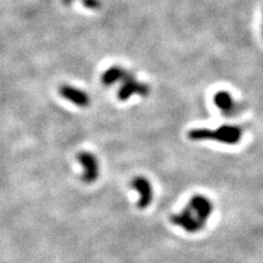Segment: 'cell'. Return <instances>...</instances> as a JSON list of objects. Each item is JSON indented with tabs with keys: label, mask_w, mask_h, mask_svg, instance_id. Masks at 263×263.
Masks as SVG:
<instances>
[{
	"label": "cell",
	"mask_w": 263,
	"mask_h": 263,
	"mask_svg": "<svg viewBox=\"0 0 263 263\" xmlns=\"http://www.w3.org/2000/svg\"><path fill=\"white\" fill-rule=\"evenodd\" d=\"M213 212L214 204L209 197L202 194H195L191 197L185 208L170 217V221L185 230L186 233L195 234L201 232L206 226Z\"/></svg>",
	"instance_id": "cell-1"
},
{
	"label": "cell",
	"mask_w": 263,
	"mask_h": 263,
	"mask_svg": "<svg viewBox=\"0 0 263 263\" xmlns=\"http://www.w3.org/2000/svg\"><path fill=\"white\" fill-rule=\"evenodd\" d=\"M243 136V129L239 125L225 124L216 128H193L189 130L187 137L194 142H216L219 144L234 146L239 144Z\"/></svg>",
	"instance_id": "cell-2"
},
{
	"label": "cell",
	"mask_w": 263,
	"mask_h": 263,
	"mask_svg": "<svg viewBox=\"0 0 263 263\" xmlns=\"http://www.w3.org/2000/svg\"><path fill=\"white\" fill-rule=\"evenodd\" d=\"M214 104L225 118H235L242 111L243 105L238 102L234 96L226 90H220L214 95Z\"/></svg>",
	"instance_id": "cell-3"
},
{
	"label": "cell",
	"mask_w": 263,
	"mask_h": 263,
	"mask_svg": "<svg viewBox=\"0 0 263 263\" xmlns=\"http://www.w3.org/2000/svg\"><path fill=\"white\" fill-rule=\"evenodd\" d=\"M151 88L143 82H138L132 72H127L126 77L122 81V86L119 90L118 97L121 101H126L133 95L146 97L149 95Z\"/></svg>",
	"instance_id": "cell-4"
},
{
	"label": "cell",
	"mask_w": 263,
	"mask_h": 263,
	"mask_svg": "<svg viewBox=\"0 0 263 263\" xmlns=\"http://www.w3.org/2000/svg\"><path fill=\"white\" fill-rule=\"evenodd\" d=\"M78 161L84 167L81 180L85 183H92L99 177V162L95 155L88 152H81L77 155Z\"/></svg>",
	"instance_id": "cell-5"
},
{
	"label": "cell",
	"mask_w": 263,
	"mask_h": 263,
	"mask_svg": "<svg viewBox=\"0 0 263 263\" xmlns=\"http://www.w3.org/2000/svg\"><path fill=\"white\" fill-rule=\"evenodd\" d=\"M130 185L133 186L139 194L137 206L142 210L149 206L154 197L153 187L149 181L144 177H136L130 182Z\"/></svg>",
	"instance_id": "cell-6"
},
{
	"label": "cell",
	"mask_w": 263,
	"mask_h": 263,
	"mask_svg": "<svg viewBox=\"0 0 263 263\" xmlns=\"http://www.w3.org/2000/svg\"><path fill=\"white\" fill-rule=\"evenodd\" d=\"M60 95L70 101L71 103L76 104L79 108H87L90 104V97L82 90L75 88L69 85H63L60 87Z\"/></svg>",
	"instance_id": "cell-7"
},
{
	"label": "cell",
	"mask_w": 263,
	"mask_h": 263,
	"mask_svg": "<svg viewBox=\"0 0 263 263\" xmlns=\"http://www.w3.org/2000/svg\"><path fill=\"white\" fill-rule=\"evenodd\" d=\"M127 70L120 67V66H112L106 69L101 76V82L104 86H111L118 81H123L127 75Z\"/></svg>",
	"instance_id": "cell-8"
},
{
	"label": "cell",
	"mask_w": 263,
	"mask_h": 263,
	"mask_svg": "<svg viewBox=\"0 0 263 263\" xmlns=\"http://www.w3.org/2000/svg\"><path fill=\"white\" fill-rule=\"evenodd\" d=\"M82 4L88 9L91 10H98L101 8V0H82Z\"/></svg>",
	"instance_id": "cell-9"
},
{
	"label": "cell",
	"mask_w": 263,
	"mask_h": 263,
	"mask_svg": "<svg viewBox=\"0 0 263 263\" xmlns=\"http://www.w3.org/2000/svg\"><path fill=\"white\" fill-rule=\"evenodd\" d=\"M62 2H63V4H64V5L68 6V5H70V4H72L73 2H75V0H62Z\"/></svg>",
	"instance_id": "cell-10"
},
{
	"label": "cell",
	"mask_w": 263,
	"mask_h": 263,
	"mask_svg": "<svg viewBox=\"0 0 263 263\" xmlns=\"http://www.w3.org/2000/svg\"><path fill=\"white\" fill-rule=\"evenodd\" d=\"M262 34H263V12H262Z\"/></svg>",
	"instance_id": "cell-11"
}]
</instances>
